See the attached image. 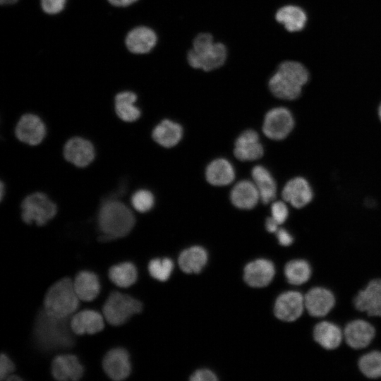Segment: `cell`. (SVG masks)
<instances>
[{"label":"cell","instance_id":"cell-35","mask_svg":"<svg viewBox=\"0 0 381 381\" xmlns=\"http://www.w3.org/2000/svg\"><path fill=\"white\" fill-rule=\"evenodd\" d=\"M155 202L152 193L147 190L141 189L137 190L131 197V204L133 208L140 212H146L150 210Z\"/></svg>","mask_w":381,"mask_h":381},{"label":"cell","instance_id":"cell-18","mask_svg":"<svg viewBox=\"0 0 381 381\" xmlns=\"http://www.w3.org/2000/svg\"><path fill=\"white\" fill-rule=\"evenodd\" d=\"M234 153L241 161H254L260 159L264 153L259 135L254 130H246L237 138Z\"/></svg>","mask_w":381,"mask_h":381},{"label":"cell","instance_id":"cell-3","mask_svg":"<svg viewBox=\"0 0 381 381\" xmlns=\"http://www.w3.org/2000/svg\"><path fill=\"white\" fill-rule=\"evenodd\" d=\"M309 73L299 62L286 61L282 63L269 81L271 92L279 99H297L303 86L308 82Z\"/></svg>","mask_w":381,"mask_h":381},{"label":"cell","instance_id":"cell-29","mask_svg":"<svg viewBox=\"0 0 381 381\" xmlns=\"http://www.w3.org/2000/svg\"><path fill=\"white\" fill-rule=\"evenodd\" d=\"M253 183L257 187L260 200L264 204L272 201L277 193L276 182L270 171L262 166H255L252 170Z\"/></svg>","mask_w":381,"mask_h":381},{"label":"cell","instance_id":"cell-1","mask_svg":"<svg viewBox=\"0 0 381 381\" xmlns=\"http://www.w3.org/2000/svg\"><path fill=\"white\" fill-rule=\"evenodd\" d=\"M74 333L69 318H56L41 310L35 318L33 331L34 341L43 351L71 349L73 346Z\"/></svg>","mask_w":381,"mask_h":381},{"label":"cell","instance_id":"cell-2","mask_svg":"<svg viewBox=\"0 0 381 381\" xmlns=\"http://www.w3.org/2000/svg\"><path fill=\"white\" fill-rule=\"evenodd\" d=\"M98 226L102 235V241L122 238L130 233L135 219L131 210L121 202L110 200L99 210L97 217Z\"/></svg>","mask_w":381,"mask_h":381},{"label":"cell","instance_id":"cell-43","mask_svg":"<svg viewBox=\"0 0 381 381\" xmlns=\"http://www.w3.org/2000/svg\"><path fill=\"white\" fill-rule=\"evenodd\" d=\"M20 0H0V6H10L17 4Z\"/></svg>","mask_w":381,"mask_h":381},{"label":"cell","instance_id":"cell-9","mask_svg":"<svg viewBox=\"0 0 381 381\" xmlns=\"http://www.w3.org/2000/svg\"><path fill=\"white\" fill-rule=\"evenodd\" d=\"M294 126L291 111L284 107L270 109L265 115L262 131L270 139H284L291 133Z\"/></svg>","mask_w":381,"mask_h":381},{"label":"cell","instance_id":"cell-21","mask_svg":"<svg viewBox=\"0 0 381 381\" xmlns=\"http://www.w3.org/2000/svg\"><path fill=\"white\" fill-rule=\"evenodd\" d=\"M313 196L309 183L301 177L291 179L282 191L284 200L296 208L305 207L312 200Z\"/></svg>","mask_w":381,"mask_h":381},{"label":"cell","instance_id":"cell-22","mask_svg":"<svg viewBox=\"0 0 381 381\" xmlns=\"http://www.w3.org/2000/svg\"><path fill=\"white\" fill-rule=\"evenodd\" d=\"M137 94L131 90L117 92L114 96L116 114L123 121H135L140 116V109L135 106Z\"/></svg>","mask_w":381,"mask_h":381},{"label":"cell","instance_id":"cell-5","mask_svg":"<svg viewBox=\"0 0 381 381\" xmlns=\"http://www.w3.org/2000/svg\"><path fill=\"white\" fill-rule=\"evenodd\" d=\"M79 298L70 278H64L54 284L44 300V310L56 318H69L78 308Z\"/></svg>","mask_w":381,"mask_h":381},{"label":"cell","instance_id":"cell-32","mask_svg":"<svg viewBox=\"0 0 381 381\" xmlns=\"http://www.w3.org/2000/svg\"><path fill=\"white\" fill-rule=\"evenodd\" d=\"M109 277L114 284L119 287H129L137 280L136 267L130 262L114 265L109 270Z\"/></svg>","mask_w":381,"mask_h":381},{"label":"cell","instance_id":"cell-28","mask_svg":"<svg viewBox=\"0 0 381 381\" xmlns=\"http://www.w3.org/2000/svg\"><path fill=\"white\" fill-rule=\"evenodd\" d=\"M153 140L164 147H172L181 140L183 129L180 124L169 119L161 121L152 131Z\"/></svg>","mask_w":381,"mask_h":381},{"label":"cell","instance_id":"cell-37","mask_svg":"<svg viewBox=\"0 0 381 381\" xmlns=\"http://www.w3.org/2000/svg\"><path fill=\"white\" fill-rule=\"evenodd\" d=\"M272 217L280 225L288 218L289 211L286 205L282 201L274 202L271 207Z\"/></svg>","mask_w":381,"mask_h":381},{"label":"cell","instance_id":"cell-42","mask_svg":"<svg viewBox=\"0 0 381 381\" xmlns=\"http://www.w3.org/2000/svg\"><path fill=\"white\" fill-rule=\"evenodd\" d=\"M279 224L272 217H268L265 222L266 229L270 233H276L278 230Z\"/></svg>","mask_w":381,"mask_h":381},{"label":"cell","instance_id":"cell-30","mask_svg":"<svg viewBox=\"0 0 381 381\" xmlns=\"http://www.w3.org/2000/svg\"><path fill=\"white\" fill-rule=\"evenodd\" d=\"M276 20L284 25L289 32L303 30L307 22V15L301 8L287 5L279 8L276 13Z\"/></svg>","mask_w":381,"mask_h":381},{"label":"cell","instance_id":"cell-15","mask_svg":"<svg viewBox=\"0 0 381 381\" xmlns=\"http://www.w3.org/2000/svg\"><path fill=\"white\" fill-rule=\"evenodd\" d=\"M45 133L44 123L40 117L32 114L23 115L15 129L17 138L31 145L40 144L44 138Z\"/></svg>","mask_w":381,"mask_h":381},{"label":"cell","instance_id":"cell-36","mask_svg":"<svg viewBox=\"0 0 381 381\" xmlns=\"http://www.w3.org/2000/svg\"><path fill=\"white\" fill-rule=\"evenodd\" d=\"M68 0H40L42 11L49 16H56L64 11Z\"/></svg>","mask_w":381,"mask_h":381},{"label":"cell","instance_id":"cell-7","mask_svg":"<svg viewBox=\"0 0 381 381\" xmlns=\"http://www.w3.org/2000/svg\"><path fill=\"white\" fill-rule=\"evenodd\" d=\"M22 219L26 224L33 222L42 226L56 214V205L48 197L40 192L27 196L21 204Z\"/></svg>","mask_w":381,"mask_h":381},{"label":"cell","instance_id":"cell-6","mask_svg":"<svg viewBox=\"0 0 381 381\" xmlns=\"http://www.w3.org/2000/svg\"><path fill=\"white\" fill-rule=\"evenodd\" d=\"M142 303L118 291L111 292L103 306V315L111 325L119 326L142 311Z\"/></svg>","mask_w":381,"mask_h":381},{"label":"cell","instance_id":"cell-12","mask_svg":"<svg viewBox=\"0 0 381 381\" xmlns=\"http://www.w3.org/2000/svg\"><path fill=\"white\" fill-rule=\"evenodd\" d=\"M305 309L315 318L327 316L334 308L336 298L333 292L326 287L313 286L304 295Z\"/></svg>","mask_w":381,"mask_h":381},{"label":"cell","instance_id":"cell-20","mask_svg":"<svg viewBox=\"0 0 381 381\" xmlns=\"http://www.w3.org/2000/svg\"><path fill=\"white\" fill-rule=\"evenodd\" d=\"M83 373V366L74 355H59L52 361V374L57 380H78Z\"/></svg>","mask_w":381,"mask_h":381},{"label":"cell","instance_id":"cell-33","mask_svg":"<svg viewBox=\"0 0 381 381\" xmlns=\"http://www.w3.org/2000/svg\"><path fill=\"white\" fill-rule=\"evenodd\" d=\"M362 375L370 380L381 378V351L374 350L363 354L358 360Z\"/></svg>","mask_w":381,"mask_h":381},{"label":"cell","instance_id":"cell-23","mask_svg":"<svg viewBox=\"0 0 381 381\" xmlns=\"http://www.w3.org/2000/svg\"><path fill=\"white\" fill-rule=\"evenodd\" d=\"M104 323L102 316L93 310H84L71 319V327L76 334H92L102 331Z\"/></svg>","mask_w":381,"mask_h":381},{"label":"cell","instance_id":"cell-34","mask_svg":"<svg viewBox=\"0 0 381 381\" xmlns=\"http://www.w3.org/2000/svg\"><path fill=\"white\" fill-rule=\"evenodd\" d=\"M174 270V262L168 258H154L148 264V272L152 277L160 281L168 280Z\"/></svg>","mask_w":381,"mask_h":381},{"label":"cell","instance_id":"cell-41","mask_svg":"<svg viewBox=\"0 0 381 381\" xmlns=\"http://www.w3.org/2000/svg\"><path fill=\"white\" fill-rule=\"evenodd\" d=\"M109 4L118 8H126L133 5L139 0H107Z\"/></svg>","mask_w":381,"mask_h":381},{"label":"cell","instance_id":"cell-10","mask_svg":"<svg viewBox=\"0 0 381 381\" xmlns=\"http://www.w3.org/2000/svg\"><path fill=\"white\" fill-rule=\"evenodd\" d=\"M305 310L304 296L297 291H286L279 294L274 304L275 317L284 322L299 319Z\"/></svg>","mask_w":381,"mask_h":381},{"label":"cell","instance_id":"cell-19","mask_svg":"<svg viewBox=\"0 0 381 381\" xmlns=\"http://www.w3.org/2000/svg\"><path fill=\"white\" fill-rule=\"evenodd\" d=\"M313 339L322 349L326 351H334L342 343L344 334L337 324L323 320L314 325Z\"/></svg>","mask_w":381,"mask_h":381},{"label":"cell","instance_id":"cell-31","mask_svg":"<svg viewBox=\"0 0 381 381\" xmlns=\"http://www.w3.org/2000/svg\"><path fill=\"white\" fill-rule=\"evenodd\" d=\"M284 273L290 284L300 286L308 282L311 278L312 267L305 259H293L285 265Z\"/></svg>","mask_w":381,"mask_h":381},{"label":"cell","instance_id":"cell-8","mask_svg":"<svg viewBox=\"0 0 381 381\" xmlns=\"http://www.w3.org/2000/svg\"><path fill=\"white\" fill-rule=\"evenodd\" d=\"M355 309L369 317L381 318V278L370 279L353 298Z\"/></svg>","mask_w":381,"mask_h":381},{"label":"cell","instance_id":"cell-24","mask_svg":"<svg viewBox=\"0 0 381 381\" xmlns=\"http://www.w3.org/2000/svg\"><path fill=\"white\" fill-rule=\"evenodd\" d=\"M231 201L232 204L242 210L255 207L260 200V194L255 183L248 180L237 183L231 190Z\"/></svg>","mask_w":381,"mask_h":381},{"label":"cell","instance_id":"cell-13","mask_svg":"<svg viewBox=\"0 0 381 381\" xmlns=\"http://www.w3.org/2000/svg\"><path fill=\"white\" fill-rule=\"evenodd\" d=\"M158 37L156 32L147 25L132 28L124 40L126 49L131 53L144 55L150 53L156 47Z\"/></svg>","mask_w":381,"mask_h":381},{"label":"cell","instance_id":"cell-44","mask_svg":"<svg viewBox=\"0 0 381 381\" xmlns=\"http://www.w3.org/2000/svg\"><path fill=\"white\" fill-rule=\"evenodd\" d=\"M0 195H1V200H2L3 198V196H4V183L3 182H1V187H0Z\"/></svg>","mask_w":381,"mask_h":381},{"label":"cell","instance_id":"cell-16","mask_svg":"<svg viewBox=\"0 0 381 381\" xmlns=\"http://www.w3.org/2000/svg\"><path fill=\"white\" fill-rule=\"evenodd\" d=\"M102 367L111 379L114 380L126 379L131 370L128 351L123 348L112 349L104 357Z\"/></svg>","mask_w":381,"mask_h":381},{"label":"cell","instance_id":"cell-45","mask_svg":"<svg viewBox=\"0 0 381 381\" xmlns=\"http://www.w3.org/2000/svg\"><path fill=\"white\" fill-rule=\"evenodd\" d=\"M7 380H20L21 378L17 377V376H15V375H9L7 378Z\"/></svg>","mask_w":381,"mask_h":381},{"label":"cell","instance_id":"cell-4","mask_svg":"<svg viewBox=\"0 0 381 381\" xmlns=\"http://www.w3.org/2000/svg\"><path fill=\"white\" fill-rule=\"evenodd\" d=\"M226 58V49L219 42L214 43L209 33H200L193 40V48L187 55L188 62L195 68L210 71L222 66Z\"/></svg>","mask_w":381,"mask_h":381},{"label":"cell","instance_id":"cell-25","mask_svg":"<svg viewBox=\"0 0 381 381\" xmlns=\"http://www.w3.org/2000/svg\"><path fill=\"white\" fill-rule=\"evenodd\" d=\"M208 260L207 250L202 246H194L182 250L178 258L180 269L186 274H198Z\"/></svg>","mask_w":381,"mask_h":381},{"label":"cell","instance_id":"cell-39","mask_svg":"<svg viewBox=\"0 0 381 381\" xmlns=\"http://www.w3.org/2000/svg\"><path fill=\"white\" fill-rule=\"evenodd\" d=\"M15 366L12 361L4 353H1L0 358V378L7 379L13 372Z\"/></svg>","mask_w":381,"mask_h":381},{"label":"cell","instance_id":"cell-26","mask_svg":"<svg viewBox=\"0 0 381 381\" xmlns=\"http://www.w3.org/2000/svg\"><path fill=\"white\" fill-rule=\"evenodd\" d=\"M73 286L79 299L91 301L100 291V282L97 275L90 271L80 272L73 281Z\"/></svg>","mask_w":381,"mask_h":381},{"label":"cell","instance_id":"cell-17","mask_svg":"<svg viewBox=\"0 0 381 381\" xmlns=\"http://www.w3.org/2000/svg\"><path fill=\"white\" fill-rule=\"evenodd\" d=\"M64 156L75 166L85 167L93 161L95 156V148L89 140L75 137L66 143Z\"/></svg>","mask_w":381,"mask_h":381},{"label":"cell","instance_id":"cell-14","mask_svg":"<svg viewBox=\"0 0 381 381\" xmlns=\"http://www.w3.org/2000/svg\"><path fill=\"white\" fill-rule=\"evenodd\" d=\"M274 263L267 259L259 258L248 262L243 269V279L253 288L268 286L275 275Z\"/></svg>","mask_w":381,"mask_h":381},{"label":"cell","instance_id":"cell-46","mask_svg":"<svg viewBox=\"0 0 381 381\" xmlns=\"http://www.w3.org/2000/svg\"><path fill=\"white\" fill-rule=\"evenodd\" d=\"M378 115H379L380 119L381 120V104H380L379 108H378Z\"/></svg>","mask_w":381,"mask_h":381},{"label":"cell","instance_id":"cell-11","mask_svg":"<svg viewBox=\"0 0 381 381\" xmlns=\"http://www.w3.org/2000/svg\"><path fill=\"white\" fill-rule=\"evenodd\" d=\"M346 345L353 350L367 348L376 336L375 327L363 319H355L346 324L343 329Z\"/></svg>","mask_w":381,"mask_h":381},{"label":"cell","instance_id":"cell-40","mask_svg":"<svg viewBox=\"0 0 381 381\" xmlns=\"http://www.w3.org/2000/svg\"><path fill=\"white\" fill-rule=\"evenodd\" d=\"M276 236L279 243L282 246H289L294 242V237L285 229H278L276 231Z\"/></svg>","mask_w":381,"mask_h":381},{"label":"cell","instance_id":"cell-38","mask_svg":"<svg viewBox=\"0 0 381 381\" xmlns=\"http://www.w3.org/2000/svg\"><path fill=\"white\" fill-rule=\"evenodd\" d=\"M190 381H217V375L211 370L202 368L196 370L190 377Z\"/></svg>","mask_w":381,"mask_h":381},{"label":"cell","instance_id":"cell-27","mask_svg":"<svg viewBox=\"0 0 381 381\" xmlns=\"http://www.w3.org/2000/svg\"><path fill=\"white\" fill-rule=\"evenodd\" d=\"M206 179L210 184L217 186H226L235 178L232 164L225 159H217L211 162L205 171Z\"/></svg>","mask_w":381,"mask_h":381}]
</instances>
